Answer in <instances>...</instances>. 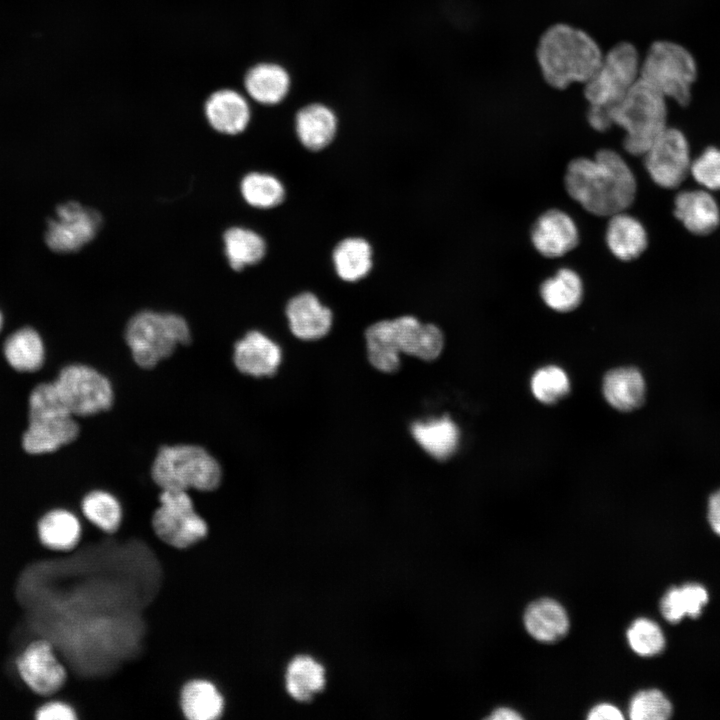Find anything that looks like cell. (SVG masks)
I'll return each instance as SVG.
<instances>
[{
	"instance_id": "obj_1",
	"label": "cell",
	"mask_w": 720,
	"mask_h": 720,
	"mask_svg": "<svg viewBox=\"0 0 720 720\" xmlns=\"http://www.w3.org/2000/svg\"><path fill=\"white\" fill-rule=\"evenodd\" d=\"M564 184L569 196L596 216L625 211L637 192L635 176L616 151L599 150L593 158L579 157L567 166Z\"/></svg>"
},
{
	"instance_id": "obj_2",
	"label": "cell",
	"mask_w": 720,
	"mask_h": 720,
	"mask_svg": "<svg viewBox=\"0 0 720 720\" xmlns=\"http://www.w3.org/2000/svg\"><path fill=\"white\" fill-rule=\"evenodd\" d=\"M603 54L589 32L565 22L548 26L538 38L535 50L543 80L557 90L575 83L584 85L599 67Z\"/></svg>"
},
{
	"instance_id": "obj_3",
	"label": "cell",
	"mask_w": 720,
	"mask_h": 720,
	"mask_svg": "<svg viewBox=\"0 0 720 720\" xmlns=\"http://www.w3.org/2000/svg\"><path fill=\"white\" fill-rule=\"evenodd\" d=\"M368 359L378 370L392 373L400 367V353L422 360L436 359L444 346V336L432 323H421L409 315L381 320L365 332Z\"/></svg>"
},
{
	"instance_id": "obj_4",
	"label": "cell",
	"mask_w": 720,
	"mask_h": 720,
	"mask_svg": "<svg viewBox=\"0 0 720 720\" xmlns=\"http://www.w3.org/2000/svg\"><path fill=\"white\" fill-rule=\"evenodd\" d=\"M642 56L629 41H620L604 52L599 67L583 85L588 103L587 121L598 132L612 126L607 112L617 104L640 79Z\"/></svg>"
},
{
	"instance_id": "obj_5",
	"label": "cell",
	"mask_w": 720,
	"mask_h": 720,
	"mask_svg": "<svg viewBox=\"0 0 720 720\" xmlns=\"http://www.w3.org/2000/svg\"><path fill=\"white\" fill-rule=\"evenodd\" d=\"M666 98L641 78L607 112L611 126L624 130L623 147L632 155L643 156L667 127Z\"/></svg>"
},
{
	"instance_id": "obj_6",
	"label": "cell",
	"mask_w": 720,
	"mask_h": 720,
	"mask_svg": "<svg viewBox=\"0 0 720 720\" xmlns=\"http://www.w3.org/2000/svg\"><path fill=\"white\" fill-rule=\"evenodd\" d=\"M151 477L160 490L210 493L222 482V468L201 446L175 444L161 447L152 463Z\"/></svg>"
},
{
	"instance_id": "obj_7",
	"label": "cell",
	"mask_w": 720,
	"mask_h": 720,
	"mask_svg": "<svg viewBox=\"0 0 720 720\" xmlns=\"http://www.w3.org/2000/svg\"><path fill=\"white\" fill-rule=\"evenodd\" d=\"M124 338L135 363L150 369L172 355L179 345L188 344L191 331L179 314L145 309L128 320Z\"/></svg>"
},
{
	"instance_id": "obj_8",
	"label": "cell",
	"mask_w": 720,
	"mask_h": 720,
	"mask_svg": "<svg viewBox=\"0 0 720 720\" xmlns=\"http://www.w3.org/2000/svg\"><path fill=\"white\" fill-rule=\"evenodd\" d=\"M697 75L693 54L672 40L653 41L641 60L640 78L680 106L690 103Z\"/></svg>"
},
{
	"instance_id": "obj_9",
	"label": "cell",
	"mask_w": 720,
	"mask_h": 720,
	"mask_svg": "<svg viewBox=\"0 0 720 720\" xmlns=\"http://www.w3.org/2000/svg\"><path fill=\"white\" fill-rule=\"evenodd\" d=\"M151 526L160 542L180 550L202 541L209 531L191 492L184 490H160Z\"/></svg>"
},
{
	"instance_id": "obj_10",
	"label": "cell",
	"mask_w": 720,
	"mask_h": 720,
	"mask_svg": "<svg viewBox=\"0 0 720 720\" xmlns=\"http://www.w3.org/2000/svg\"><path fill=\"white\" fill-rule=\"evenodd\" d=\"M15 670L22 684L34 695L56 696L69 679V670L54 644L45 637L28 641L15 658Z\"/></svg>"
},
{
	"instance_id": "obj_11",
	"label": "cell",
	"mask_w": 720,
	"mask_h": 720,
	"mask_svg": "<svg viewBox=\"0 0 720 720\" xmlns=\"http://www.w3.org/2000/svg\"><path fill=\"white\" fill-rule=\"evenodd\" d=\"M60 396L73 416H91L111 408L114 391L110 380L95 368L70 364L54 380Z\"/></svg>"
},
{
	"instance_id": "obj_12",
	"label": "cell",
	"mask_w": 720,
	"mask_h": 720,
	"mask_svg": "<svg viewBox=\"0 0 720 720\" xmlns=\"http://www.w3.org/2000/svg\"><path fill=\"white\" fill-rule=\"evenodd\" d=\"M102 215L77 201L60 204L47 224L45 241L56 253H74L92 242L101 229Z\"/></svg>"
},
{
	"instance_id": "obj_13",
	"label": "cell",
	"mask_w": 720,
	"mask_h": 720,
	"mask_svg": "<svg viewBox=\"0 0 720 720\" xmlns=\"http://www.w3.org/2000/svg\"><path fill=\"white\" fill-rule=\"evenodd\" d=\"M643 157L649 176L662 188L678 187L690 173L692 161L689 144L677 128L667 126Z\"/></svg>"
},
{
	"instance_id": "obj_14",
	"label": "cell",
	"mask_w": 720,
	"mask_h": 720,
	"mask_svg": "<svg viewBox=\"0 0 720 720\" xmlns=\"http://www.w3.org/2000/svg\"><path fill=\"white\" fill-rule=\"evenodd\" d=\"M203 115L214 133L224 137H236L248 130L253 118V105L239 90L220 88L205 99Z\"/></svg>"
},
{
	"instance_id": "obj_15",
	"label": "cell",
	"mask_w": 720,
	"mask_h": 720,
	"mask_svg": "<svg viewBox=\"0 0 720 720\" xmlns=\"http://www.w3.org/2000/svg\"><path fill=\"white\" fill-rule=\"evenodd\" d=\"M534 248L544 257H562L579 242L575 221L566 212L549 209L534 222L530 232Z\"/></svg>"
},
{
	"instance_id": "obj_16",
	"label": "cell",
	"mask_w": 720,
	"mask_h": 720,
	"mask_svg": "<svg viewBox=\"0 0 720 720\" xmlns=\"http://www.w3.org/2000/svg\"><path fill=\"white\" fill-rule=\"evenodd\" d=\"M84 521L71 508L55 506L46 510L36 524L40 544L48 551L66 553L75 549L82 540Z\"/></svg>"
},
{
	"instance_id": "obj_17",
	"label": "cell",
	"mask_w": 720,
	"mask_h": 720,
	"mask_svg": "<svg viewBox=\"0 0 720 720\" xmlns=\"http://www.w3.org/2000/svg\"><path fill=\"white\" fill-rule=\"evenodd\" d=\"M281 358L278 344L257 330L247 332L234 344V365L241 373L249 376H273Z\"/></svg>"
},
{
	"instance_id": "obj_18",
	"label": "cell",
	"mask_w": 720,
	"mask_h": 720,
	"mask_svg": "<svg viewBox=\"0 0 720 720\" xmlns=\"http://www.w3.org/2000/svg\"><path fill=\"white\" fill-rule=\"evenodd\" d=\"M282 686L287 696L295 702H309L326 687L325 665L310 654L292 656L282 670Z\"/></svg>"
},
{
	"instance_id": "obj_19",
	"label": "cell",
	"mask_w": 720,
	"mask_h": 720,
	"mask_svg": "<svg viewBox=\"0 0 720 720\" xmlns=\"http://www.w3.org/2000/svg\"><path fill=\"white\" fill-rule=\"evenodd\" d=\"M291 79L288 71L272 61H260L248 68L243 78L245 95L254 104L275 106L288 95Z\"/></svg>"
},
{
	"instance_id": "obj_20",
	"label": "cell",
	"mask_w": 720,
	"mask_h": 720,
	"mask_svg": "<svg viewBox=\"0 0 720 720\" xmlns=\"http://www.w3.org/2000/svg\"><path fill=\"white\" fill-rule=\"evenodd\" d=\"M285 313L291 332L302 340L320 339L332 325L331 310L311 292H303L291 298Z\"/></svg>"
},
{
	"instance_id": "obj_21",
	"label": "cell",
	"mask_w": 720,
	"mask_h": 720,
	"mask_svg": "<svg viewBox=\"0 0 720 720\" xmlns=\"http://www.w3.org/2000/svg\"><path fill=\"white\" fill-rule=\"evenodd\" d=\"M79 435L72 415L29 420L22 436L23 449L32 455L51 453L70 444Z\"/></svg>"
},
{
	"instance_id": "obj_22",
	"label": "cell",
	"mask_w": 720,
	"mask_h": 720,
	"mask_svg": "<svg viewBox=\"0 0 720 720\" xmlns=\"http://www.w3.org/2000/svg\"><path fill=\"white\" fill-rule=\"evenodd\" d=\"M225 697L212 680L196 677L186 681L179 693V707L184 720H221Z\"/></svg>"
},
{
	"instance_id": "obj_23",
	"label": "cell",
	"mask_w": 720,
	"mask_h": 720,
	"mask_svg": "<svg viewBox=\"0 0 720 720\" xmlns=\"http://www.w3.org/2000/svg\"><path fill=\"white\" fill-rule=\"evenodd\" d=\"M675 217L691 233L707 235L720 224V209L707 190L680 192L674 201Z\"/></svg>"
},
{
	"instance_id": "obj_24",
	"label": "cell",
	"mask_w": 720,
	"mask_h": 720,
	"mask_svg": "<svg viewBox=\"0 0 720 720\" xmlns=\"http://www.w3.org/2000/svg\"><path fill=\"white\" fill-rule=\"evenodd\" d=\"M605 240L613 256L621 261L638 258L648 245V235L643 224L625 211L609 217Z\"/></svg>"
},
{
	"instance_id": "obj_25",
	"label": "cell",
	"mask_w": 720,
	"mask_h": 720,
	"mask_svg": "<svg viewBox=\"0 0 720 720\" xmlns=\"http://www.w3.org/2000/svg\"><path fill=\"white\" fill-rule=\"evenodd\" d=\"M523 621L527 632L534 639L545 643L560 640L569 629L566 610L551 598L531 602L524 612Z\"/></svg>"
},
{
	"instance_id": "obj_26",
	"label": "cell",
	"mask_w": 720,
	"mask_h": 720,
	"mask_svg": "<svg viewBox=\"0 0 720 720\" xmlns=\"http://www.w3.org/2000/svg\"><path fill=\"white\" fill-rule=\"evenodd\" d=\"M295 131L300 143L310 151L327 147L335 138L337 118L326 105L313 103L301 108L295 116Z\"/></svg>"
},
{
	"instance_id": "obj_27",
	"label": "cell",
	"mask_w": 720,
	"mask_h": 720,
	"mask_svg": "<svg viewBox=\"0 0 720 720\" xmlns=\"http://www.w3.org/2000/svg\"><path fill=\"white\" fill-rule=\"evenodd\" d=\"M606 401L620 411L639 408L645 399V381L634 367L615 368L606 373L602 383Z\"/></svg>"
},
{
	"instance_id": "obj_28",
	"label": "cell",
	"mask_w": 720,
	"mask_h": 720,
	"mask_svg": "<svg viewBox=\"0 0 720 720\" xmlns=\"http://www.w3.org/2000/svg\"><path fill=\"white\" fill-rule=\"evenodd\" d=\"M411 433L417 443L439 461L453 456L460 440L459 428L448 415L417 421L411 425Z\"/></svg>"
},
{
	"instance_id": "obj_29",
	"label": "cell",
	"mask_w": 720,
	"mask_h": 720,
	"mask_svg": "<svg viewBox=\"0 0 720 720\" xmlns=\"http://www.w3.org/2000/svg\"><path fill=\"white\" fill-rule=\"evenodd\" d=\"M223 253L229 268L240 272L256 265L265 256V239L256 231L244 226H230L222 234Z\"/></svg>"
},
{
	"instance_id": "obj_30",
	"label": "cell",
	"mask_w": 720,
	"mask_h": 720,
	"mask_svg": "<svg viewBox=\"0 0 720 720\" xmlns=\"http://www.w3.org/2000/svg\"><path fill=\"white\" fill-rule=\"evenodd\" d=\"M79 514L89 526L105 534H114L122 525L124 507L112 492L93 489L80 499Z\"/></svg>"
},
{
	"instance_id": "obj_31",
	"label": "cell",
	"mask_w": 720,
	"mask_h": 720,
	"mask_svg": "<svg viewBox=\"0 0 720 720\" xmlns=\"http://www.w3.org/2000/svg\"><path fill=\"white\" fill-rule=\"evenodd\" d=\"M3 354L7 363L16 371L34 372L43 365L44 343L35 329L22 327L6 338Z\"/></svg>"
},
{
	"instance_id": "obj_32",
	"label": "cell",
	"mask_w": 720,
	"mask_h": 720,
	"mask_svg": "<svg viewBox=\"0 0 720 720\" xmlns=\"http://www.w3.org/2000/svg\"><path fill=\"white\" fill-rule=\"evenodd\" d=\"M584 294V286L579 274L570 268H561L545 279L540 286V296L544 303L557 312H570L576 309Z\"/></svg>"
},
{
	"instance_id": "obj_33",
	"label": "cell",
	"mask_w": 720,
	"mask_h": 720,
	"mask_svg": "<svg viewBox=\"0 0 720 720\" xmlns=\"http://www.w3.org/2000/svg\"><path fill=\"white\" fill-rule=\"evenodd\" d=\"M372 247L360 237H348L334 248L332 261L339 278L356 282L366 277L373 265Z\"/></svg>"
},
{
	"instance_id": "obj_34",
	"label": "cell",
	"mask_w": 720,
	"mask_h": 720,
	"mask_svg": "<svg viewBox=\"0 0 720 720\" xmlns=\"http://www.w3.org/2000/svg\"><path fill=\"white\" fill-rule=\"evenodd\" d=\"M239 191L243 201L256 209H271L285 199V187L278 177L271 173L251 171L240 180Z\"/></svg>"
},
{
	"instance_id": "obj_35",
	"label": "cell",
	"mask_w": 720,
	"mask_h": 720,
	"mask_svg": "<svg viewBox=\"0 0 720 720\" xmlns=\"http://www.w3.org/2000/svg\"><path fill=\"white\" fill-rule=\"evenodd\" d=\"M708 602L706 589L695 583L670 588L660 602V611L670 623H677L683 617H698Z\"/></svg>"
},
{
	"instance_id": "obj_36",
	"label": "cell",
	"mask_w": 720,
	"mask_h": 720,
	"mask_svg": "<svg viewBox=\"0 0 720 720\" xmlns=\"http://www.w3.org/2000/svg\"><path fill=\"white\" fill-rule=\"evenodd\" d=\"M530 386L534 397L544 404H554L570 391L568 375L555 365L538 369L531 378Z\"/></svg>"
},
{
	"instance_id": "obj_37",
	"label": "cell",
	"mask_w": 720,
	"mask_h": 720,
	"mask_svg": "<svg viewBox=\"0 0 720 720\" xmlns=\"http://www.w3.org/2000/svg\"><path fill=\"white\" fill-rule=\"evenodd\" d=\"M71 415L54 381L36 385L28 399V419H44ZM73 416V415H72Z\"/></svg>"
},
{
	"instance_id": "obj_38",
	"label": "cell",
	"mask_w": 720,
	"mask_h": 720,
	"mask_svg": "<svg viewBox=\"0 0 720 720\" xmlns=\"http://www.w3.org/2000/svg\"><path fill=\"white\" fill-rule=\"evenodd\" d=\"M631 649L641 656H653L665 646V638L657 623L648 618L636 619L626 632Z\"/></svg>"
},
{
	"instance_id": "obj_39",
	"label": "cell",
	"mask_w": 720,
	"mask_h": 720,
	"mask_svg": "<svg viewBox=\"0 0 720 720\" xmlns=\"http://www.w3.org/2000/svg\"><path fill=\"white\" fill-rule=\"evenodd\" d=\"M628 713L632 720H665L671 716L672 706L661 691L642 690L632 697Z\"/></svg>"
},
{
	"instance_id": "obj_40",
	"label": "cell",
	"mask_w": 720,
	"mask_h": 720,
	"mask_svg": "<svg viewBox=\"0 0 720 720\" xmlns=\"http://www.w3.org/2000/svg\"><path fill=\"white\" fill-rule=\"evenodd\" d=\"M690 174L706 190H720V149L716 147L706 148L692 161Z\"/></svg>"
},
{
	"instance_id": "obj_41",
	"label": "cell",
	"mask_w": 720,
	"mask_h": 720,
	"mask_svg": "<svg viewBox=\"0 0 720 720\" xmlns=\"http://www.w3.org/2000/svg\"><path fill=\"white\" fill-rule=\"evenodd\" d=\"M33 720H79L76 708L59 697L44 699L35 709Z\"/></svg>"
},
{
	"instance_id": "obj_42",
	"label": "cell",
	"mask_w": 720,
	"mask_h": 720,
	"mask_svg": "<svg viewBox=\"0 0 720 720\" xmlns=\"http://www.w3.org/2000/svg\"><path fill=\"white\" fill-rule=\"evenodd\" d=\"M587 718L589 720H621L624 718L621 711L614 705L608 703H602L594 706L588 713Z\"/></svg>"
},
{
	"instance_id": "obj_43",
	"label": "cell",
	"mask_w": 720,
	"mask_h": 720,
	"mask_svg": "<svg viewBox=\"0 0 720 720\" xmlns=\"http://www.w3.org/2000/svg\"><path fill=\"white\" fill-rule=\"evenodd\" d=\"M708 520L714 532L720 536V490L709 499Z\"/></svg>"
},
{
	"instance_id": "obj_44",
	"label": "cell",
	"mask_w": 720,
	"mask_h": 720,
	"mask_svg": "<svg viewBox=\"0 0 720 720\" xmlns=\"http://www.w3.org/2000/svg\"><path fill=\"white\" fill-rule=\"evenodd\" d=\"M491 720H520L522 716L515 710L507 707H500L495 709L491 715L487 717Z\"/></svg>"
},
{
	"instance_id": "obj_45",
	"label": "cell",
	"mask_w": 720,
	"mask_h": 720,
	"mask_svg": "<svg viewBox=\"0 0 720 720\" xmlns=\"http://www.w3.org/2000/svg\"><path fill=\"white\" fill-rule=\"evenodd\" d=\"M247 590H248V583H247V589H246V597H247ZM246 597H245V604H246ZM244 614H245V606H244ZM243 624H244V615H243ZM242 635H243V625H242ZM241 644H242V636H241ZM241 652V645H240V651L239 654L235 657V659L232 661V663L236 660V658L240 655Z\"/></svg>"
},
{
	"instance_id": "obj_46",
	"label": "cell",
	"mask_w": 720,
	"mask_h": 720,
	"mask_svg": "<svg viewBox=\"0 0 720 720\" xmlns=\"http://www.w3.org/2000/svg\"><path fill=\"white\" fill-rule=\"evenodd\" d=\"M2 322H3V318H2V315H1V312H0V330H1V327H2Z\"/></svg>"
}]
</instances>
